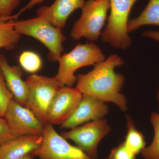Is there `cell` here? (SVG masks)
Listing matches in <instances>:
<instances>
[{
	"mask_svg": "<svg viewBox=\"0 0 159 159\" xmlns=\"http://www.w3.org/2000/svg\"><path fill=\"white\" fill-rule=\"evenodd\" d=\"M123 59L117 54H111L102 62L95 65L93 69L86 74L77 77L76 88L82 94L111 102L120 110L128 109L126 98L121 91L125 77L115 71L116 68L124 64Z\"/></svg>",
	"mask_w": 159,
	"mask_h": 159,
	"instance_id": "1",
	"label": "cell"
},
{
	"mask_svg": "<svg viewBox=\"0 0 159 159\" xmlns=\"http://www.w3.org/2000/svg\"><path fill=\"white\" fill-rule=\"evenodd\" d=\"M105 60L101 49L93 43L78 44L58 60V71L55 76L60 87H72L77 81L75 72L80 68L94 65Z\"/></svg>",
	"mask_w": 159,
	"mask_h": 159,
	"instance_id": "2",
	"label": "cell"
},
{
	"mask_svg": "<svg viewBox=\"0 0 159 159\" xmlns=\"http://www.w3.org/2000/svg\"><path fill=\"white\" fill-rule=\"evenodd\" d=\"M15 27L21 35L34 38L42 43L48 50L49 60L57 61L61 57L64 51L63 43L66 39L61 29L38 16L28 20H16Z\"/></svg>",
	"mask_w": 159,
	"mask_h": 159,
	"instance_id": "3",
	"label": "cell"
},
{
	"mask_svg": "<svg viewBox=\"0 0 159 159\" xmlns=\"http://www.w3.org/2000/svg\"><path fill=\"white\" fill-rule=\"evenodd\" d=\"M110 9L109 0H87L81 9L80 17L74 23L71 37L75 40L84 38L92 42L97 41Z\"/></svg>",
	"mask_w": 159,
	"mask_h": 159,
	"instance_id": "4",
	"label": "cell"
},
{
	"mask_svg": "<svg viewBox=\"0 0 159 159\" xmlns=\"http://www.w3.org/2000/svg\"><path fill=\"white\" fill-rule=\"evenodd\" d=\"M138 0H109L110 15L102 33V39L116 48L125 50L131 44L127 30L128 17L133 6Z\"/></svg>",
	"mask_w": 159,
	"mask_h": 159,
	"instance_id": "5",
	"label": "cell"
},
{
	"mask_svg": "<svg viewBox=\"0 0 159 159\" xmlns=\"http://www.w3.org/2000/svg\"><path fill=\"white\" fill-rule=\"evenodd\" d=\"M29 87V97L26 107L37 116L44 125L48 123V114L50 106L58 89L60 88L54 77L33 74L26 80Z\"/></svg>",
	"mask_w": 159,
	"mask_h": 159,
	"instance_id": "6",
	"label": "cell"
},
{
	"mask_svg": "<svg viewBox=\"0 0 159 159\" xmlns=\"http://www.w3.org/2000/svg\"><path fill=\"white\" fill-rule=\"evenodd\" d=\"M43 137L39 147L31 152L34 157L39 159H93L77 146L70 144L50 123L44 125Z\"/></svg>",
	"mask_w": 159,
	"mask_h": 159,
	"instance_id": "7",
	"label": "cell"
},
{
	"mask_svg": "<svg viewBox=\"0 0 159 159\" xmlns=\"http://www.w3.org/2000/svg\"><path fill=\"white\" fill-rule=\"evenodd\" d=\"M111 131L110 125L103 118L71 129L61 136L73 141L89 157L96 159L98 157L97 149L99 143Z\"/></svg>",
	"mask_w": 159,
	"mask_h": 159,
	"instance_id": "8",
	"label": "cell"
},
{
	"mask_svg": "<svg viewBox=\"0 0 159 159\" xmlns=\"http://www.w3.org/2000/svg\"><path fill=\"white\" fill-rule=\"evenodd\" d=\"M4 118L15 137L43 135L44 125L30 109L14 99L10 101Z\"/></svg>",
	"mask_w": 159,
	"mask_h": 159,
	"instance_id": "9",
	"label": "cell"
},
{
	"mask_svg": "<svg viewBox=\"0 0 159 159\" xmlns=\"http://www.w3.org/2000/svg\"><path fill=\"white\" fill-rule=\"evenodd\" d=\"M82 96L76 88H60L49 107L48 123L53 125H62L74 112Z\"/></svg>",
	"mask_w": 159,
	"mask_h": 159,
	"instance_id": "10",
	"label": "cell"
},
{
	"mask_svg": "<svg viewBox=\"0 0 159 159\" xmlns=\"http://www.w3.org/2000/svg\"><path fill=\"white\" fill-rule=\"evenodd\" d=\"M108 111V106L104 101L82 95L74 112L60 127L70 129L75 128L87 122L103 119Z\"/></svg>",
	"mask_w": 159,
	"mask_h": 159,
	"instance_id": "11",
	"label": "cell"
},
{
	"mask_svg": "<svg viewBox=\"0 0 159 159\" xmlns=\"http://www.w3.org/2000/svg\"><path fill=\"white\" fill-rule=\"evenodd\" d=\"M85 0H55L50 6H43L36 11L37 16L47 20L54 27L61 29L73 12L82 9Z\"/></svg>",
	"mask_w": 159,
	"mask_h": 159,
	"instance_id": "12",
	"label": "cell"
},
{
	"mask_svg": "<svg viewBox=\"0 0 159 159\" xmlns=\"http://www.w3.org/2000/svg\"><path fill=\"white\" fill-rule=\"evenodd\" d=\"M0 69L6 84L16 102L26 106L29 97V87L23 80L22 70L18 66L9 64L6 56L0 54Z\"/></svg>",
	"mask_w": 159,
	"mask_h": 159,
	"instance_id": "13",
	"label": "cell"
},
{
	"mask_svg": "<svg viewBox=\"0 0 159 159\" xmlns=\"http://www.w3.org/2000/svg\"><path fill=\"white\" fill-rule=\"evenodd\" d=\"M43 135L16 137L0 145V159H15L31 153L39 147Z\"/></svg>",
	"mask_w": 159,
	"mask_h": 159,
	"instance_id": "14",
	"label": "cell"
},
{
	"mask_svg": "<svg viewBox=\"0 0 159 159\" xmlns=\"http://www.w3.org/2000/svg\"><path fill=\"white\" fill-rule=\"evenodd\" d=\"M21 14H17L8 17L0 16V49L10 51L17 44L21 35L15 27V21Z\"/></svg>",
	"mask_w": 159,
	"mask_h": 159,
	"instance_id": "15",
	"label": "cell"
},
{
	"mask_svg": "<svg viewBox=\"0 0 159 159\" xmlns=\"http://www.w3.org/2000/svg\"><path fill=\"white\" fill-rule=\"evenodd\" d=\"M145 25L159 26V0H149L139 16L129 20L127 31L128 33L132 32Z\"/></svg>",
	"mask_w": 159,
	"mask_h": 159,
	"instance_id": "16",
	"label": "cell"
},
{
	"mask_svg": "<svg viewBox=\"0 0 159 159\" xmlns=\"http://www.w3.org/2000/svg\"><path fill=\"white\" fill-rule=\"evenodd\" d=\"M126 120L127 131L123 142L127 149L137 156L141 153L146 147L145 137L141 132L137 129L130 116L126 115Z\"/></svg>",
	"mask_w": 159,
	"mask_h": 159,
	"instance_id": "17",
	"label": "cell"
},
{
	"mask_svg": "<svg viewBox=\"0 0 159 159\" xmlns=\"http://www.w3.org/2000/svg\"><path fill=\"white\" fill-rule=\"evenodd\" d=\"M150 122L154 129L153 139L150 145L145 147L141 153L144 159H159V113H152Z\"/></svg>",
	"mask_w": 159,
	"mask_h": 159,
	"instance_id": "18",
	"label": "cell"
},
{
	"mask_svg": "<svg viewBox=\"0 0 159 159\" xmlns=\"http://www.w3.org/2000/svg\"><path fill=\"white\" fill-rule=\"evenodd\" d=\"M22 68L29 73L34 74L41 69L43 62L39 55L32 51H25L19 58Z\"/></svg>",
	"mask_w": 159,
	"mask_h": 159,
	"instance_id": "19",
	"label": "cell"
},
{
	"mask_svg": "<svg viewBox=\"0 0 159 159\" xmlns=\"http://www.w3.org/2000/svg\"><path fill=\"white\" fill-rule=\"evenodd\" d=\"M13 99L0 69V116L4 117L10 101Z\"/></svg>",
	"mask_w": 159,
	"mask_h": 159,
	"instance_id": "20",
	"label": "cell"
},
{
	"mask_svg": "<svg viewBox=\"0 0 159 159\" xmlns=\"http://www.w3.org/2000/svg\"><path fill=\"white\" fill-rule=\"evenodd\" d=\"M107 159H136V155L127 149L123 142L112 148Z\"/></svg>",
	"mask_w": 159,
	"mask_h": 159,
	"instance_id": "21",
	"label": "cell"
},
{
	"mask_svg": "<svg viewBox=\"0 0 159 159\" xmlns=\"http://www.w3.org/2000/svg\"><path fill=\"white\" fill-rule=\"evenodd\" d=\"M22 0H0V16L8 17L12 15L15 9Z\"/></svg>",
	"mask_w": 159,
	"mask_h": 159,
	"instance_id": "22",
	"label": "cell"
},
{
	"mask_svg": "<svg viewBox=\"0 0 159 159\" xmlns=\"http://www.w3.org/2000/svg\"><path fill=\"white\" fill-rule=\"evenodd\" d=\"M4 117L0 116V145L15 138Z\"/></svg>",
	"mask_w": 159,
	"mask_h": 159,
	"instance_id": "23",
	"label": "cell"
},
{
	"mask_svg": "<svg viewBox=\"0 0 159 159\" xmlns=\"http://www.w3.org/2000/svg\"><path fill=\"white\" fill-rule=\"evenodd\" d=\"M142 35L145 37L149 38L157 41L159 42V31H145L142 34Z\"/></svg>",
	"mask_w": 159,
	"mask_h": 159,
	"instance_id": "24",
	"label": "cell"
},
{
	"mask_svg": "<svg viewBox=\"0 0 159 159\" xmlns=\"http://www.w3.org/2000/svg\"><path fill=\"white\" fill-rule=\"evenodd\" d=\"M44 1V0H30L29 2L26 5V6L21 9L20 11L22 13L24 11H25L26 10L31 9L35 5L41 4Z\"/></svg>",
	"mask_w": 159,
	"mask_h": 159,
	"instance_id": "25",
	"label": "cell"
},
{
	"mask_svg": "<svg viewBox=\"0 0 159 159\" xmlns=\"http://www.w3.org/2000/svg\"><path fill=\"white\" fill-rule=\"evenodd\" d=\"M34 157L31 154V153L28 154L24 156L20 157L15 159H33Z\"/></svg>",
	"mask_w": 159,
	"mask_h": 159,
	"instance_id": "26",
	"label": "cell"
},
{
	"mask_svg": "<svg viewBox=\"0 0 159 159\" xmlns=\"http://www.w3.org/2000/svg\"><path fill=\"white\" fill-rule=\"evenodd\" d=\"M157 100L158 104V109L159 113V89L157 93Z\"/></svg>",
	"mask_w": 159,
	"mask_h": 159,
	"instance_id": "27",
	"label": "cell"
},
{
	"mask_svg": "<svg viewBox=\"0 0 159 159\" xmlns=\"http://www.w3.org/2000/svg\"><path fill=\"white\" fill-rule=\"evenodd\" d=\"M107 159V158H104V159Z\"/></svg>",
	"mask_w": 159,
	"mask_h": 159,
	"instance_id": "28",
	"label": "cell"
}]
</instances>
